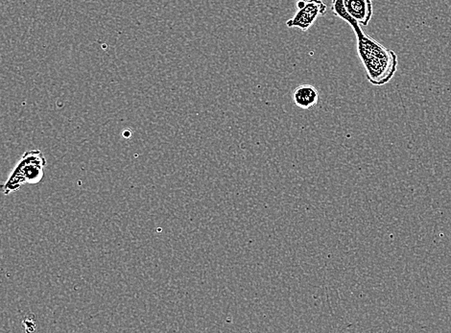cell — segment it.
<instances>
[{
  "instance_id": "cell-2",
  "label": "cell",
  "mask_w": 451,
  "mask_h": 333,
  "mask_svg": "<svg viewBox=\"0 0 451 333\" xmlns=\"http://www.w3.org/2000/svg\"><path fill=\"white\" fill-rule=\"evenodd\" d=\"M45 156L38 149L28 150L17 161L5 183L0 184V191L4 195L19 191L25 184H36L42 182L46 166Z\"/></svg>"
},
{
  "instance_id": "cell-1",
  "label": "cell",
  "mask_w": 451,
  "mask_h": 333,
  "mask_svg": "<svg viewBox=\"0 0 451 333\" xmlns=\"http://www.w3.org/2000/svg\"><path fill=\"white\" fill-rule=\"evenodd\" d=\"M332 12L347 22L356 37L357 53L365 68L368 81L374 86H383L390 82L398 71V56L366 34L360 23L346 11L343 0H332Z\"/></svg>"
},
{
  "instance_id": "cell-5",
  "label": "cell",
  "mask_w": 451,
  "mask_h": 333,
  "mask_svg": "<svg viewBox=\"0 0 451 333\" xmlns=\"http://www.w3.org/2000/svg\"><path fill=\"white\" fill-rule=\"evenodd\" d=\"M293 101L297 107L309 110L319 101V92L310 84H302L293 91Z\"/></svg>"
},
{
  "instance_id": "cell-3",
  "label": "cell",
  "mask_w": 451,
  "mask_h": 333,
  "mask_svg": "<svg viewBox=\"0 0 451 333\" xmlns=\"http://www.w3.org/2000/svg\"><path fill=\"white\" fill-rule=\"evenodd\" d=\"M327 13V5L323 0H306V3L296 14L287 20L286 27L288 28H299L306 32L313 27L318 17H323Z\"/></svg>"
},
{
  "instance_id": "cell-4",
  "label": "cell",
  "mask_w": 451,
  "mask_h": 333,
  "mask_svg": "<svg viewBox=\"0 0 451 333\" xmlns=\"http://www.w3.org/2000/svg\"><path fill=\"white\" fill-rule=\"evenodd\" d=\"M346 11L362 27H367L373 15L371 0H343Z\"/></svg>"
}]
</instances>
